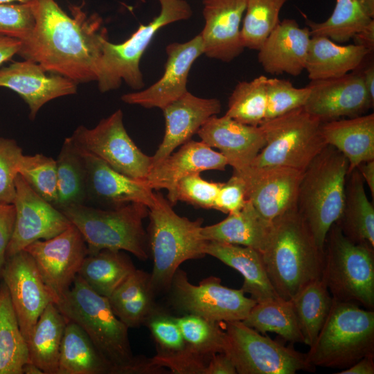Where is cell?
I'll return each mask as SVG.
<instances>
[{"instance_id": "1", "label": "cell", "mask_w": 374, "mask_h": 374, "mask_svg": "<svg viewBox=\"0 0 374 374\" xmlns=\"http://www.w3.org/2000/svg\"><path fill=\"white\" fill-rule=\"evenodd\" d=\"M34 26L23 39L17 53L40 64L46 71L61 75L76 84L96 81V64L107 30L102 19H87L74 6L73 17L55 0H33Z\"/></svg>"}, {"instance_id": "2", "label": "cell", "mask_w": 374, "mask_h": 374, "mask_svg": "<svg viewBox=\"0 0 374 374\" xmlns=\"http://www.w3.org/2000/svg\"><path fill=\"white\" fill-rule=\"evenodd\" d=\"M55 303L67 321L84 330L111 367L112 374L165 373L150 358L133 355L129 328L115 315L108 298L95 292L79 275Z\"/></svg>"}, {"instance_id": "3", "label": "cell", "mask_w": 374, "mask_h": 374, "mask_svg": "<svg viewBox=\"0 0 374 374\" xmlns=\"http://www.w3.org/2000/svg\"><path fill=\"white\" fill-rule=\"evenodd\" d=\"M268 278L278 296L291 300L305 285L322 276L324 249L297 208L271 222L268 240L260 253Z\"/></svg>"}, {"instance_id": "4", "label": "cell", "mask_w": 374, "mask_h": 374, "mask_svg": "<svg viewBox=\"0 0 374 374\" xmlns=\"http://www.w3.org/2000/svg\"><path fill=\"white\" fill-rule=\"evenodd\" d=\"M148 216L147 235L153 259L150 278L157 294L168 291L175 273L183 262L206 256L207 241L202 234L204 220H191L179 215L160 193H154Z\"/></svg>"}, {"instance_id": "5", "label": "cell", "mask_w": 374, "mask_h": 374, "mask_svg": "<svg viewBox=\"0 0 374 374\" xmlns=\"http://www.w3.org/2000/svg\"><path fill=\"white\" fill-rule=\"evenodd\" d=\"M348 172L347 159L329 145L303 172L296 208L322 249L328 231L342 213Z\"/></svg>"}, {"instance_id": "6", "label": "cell", "mask_w": 374, "mask_h": 374, "mask_svg": "<svg viewBox=\"0 0 374 374\" xmlns=\"http://www.w3.org/2000/svg\"><path fill=\"white\" fill-rule=\"evenodd\" d=\"M61 211L81 233L88 253L108 249L127 251L143 261L148 258V235L143 227V220L148 216L147 206L130 203L103 208L83 204Z\"/></svg>"}, {"instance_id": "7", "label": "cell", "mask_w": 374, "mask_h": 374, "mask_svg": "<svg viewBox=\"0 0 374 374\" xmlns=\"http://www.w3.org/2000/svg\"><path fill=\"white\" fill-rule=\"evenodd\" d=\"M371 354L373 310L333 299L329 314L306 353L308 362L314 367L345 369Z\"/></svg>"}, {"instance_id": "8", "label": "cell", "mask_w": 374, "mask_h": 374, "mask_svg": "<svg viewBox=\"0 0 374 374\" xmlns=\"http://www.w3.org/2000/svg\"><path fill=\"white\" fill-rule=\"evenodd\" d=\"M160 12L147 24H141L125 41L114 44L105 37L102 42L100 55L96 64V81L101 93L120 87L124 81L130 88L139 91L145 86L140 60L161 28L193 15V10L186 0H157Z\"/></svg>"}, {"instance_id": "9", "label": "cell", "mask_w": 374, "mask_h": 374, "mask_svg": "<svg viewBox=\"0 0 374 374\" xmlns=\"http://www.w3.org/2000/svg\"><path fill=\"white\" fill-rule=\"evenodd\" d=\"M321 278L332 299L374 308V249L346 238L335 223L324 246Z\"/></svg>"}, {"instance_id": "10", "label": "cell", "mask_w": 374, "mask_h": 374, "mask_svg": "<svg viewBox=\"0 0 374 374\" xmlns=\"http://www.w3.org/2000/svg\"><path fill=\"white\" fill-rule=\"evenodd\" d=\"M321 125L303 107L262 122L259 126L265 145L250 166H283L303 172L328 145Z\"/></svg>"}, {"instance_id": "11", "label": "cell", "mask_w": 374, "mask_h": 374, "mask_svg": "<svg viewBox=\"0 0 374 374\" xmlns=\"http://www.w3.org/2000/svg\"><path fill=\"white\" fill-rule=\"evenodd\" d=\"M226 334L225 352L231 357L238 374H294L312 372L315 367L306 353L264 336L242 321L222 323Z\"/></svg>"}, {"instance_id": "12", "label": "cell", "mask_w": 374, "mask_h": 374, "mask_svg": "<svg viewBox=\"0 0 374 374\" xmlns=\"http://www.w3.org/2000/svg\"><path fill=\"white\" fill-rule=\"evenodd\" d=\"M172 306L183 314H193L224 323L243 321L256 301L241 290L223 285L221 279L209 276L198 285L192 284L186 271L179 268L170 288Z\"/></svg>"}, {"instance_id": "13", "label": "cell", "mask_w": 374, "mask_h": 374, "mask_svg": "<svg viewBox=\"0 0 374 374\" xmlns=\"http://www.w3.org/2000/svg\"><path fill=\"white\" fill-rule=\"evenodd\" d=\"M70 138L78 148L126 176L145 180L152 169V157L143 153L129 136L120 109L93 128L78 126Z\"/></svg>"}, {"instance_id": "14", "label": "cell", "mask_w": 374, "mask_h": 374, "mask_svg": "<svg viewBox=\"0 0 374 374\" xmlns=\"http://www.w3.org/2000/svg\"><path fill=\"white\" fill-rule=\"evenodd\" d=\"M24 250L33 258L54 303L71 287L88 253L83 236L72 224L55 237L37 240Z\"/></svg>"}, {"instance_id": "15", "label": "cell", "mask_w": 374, "mask_h": 374, "mask_svg": "<svg viewBox=\"0 0 374 374\" xmlns=\"http://www.w3.org/2000/svg\"><path fill=\"white\" fill-rule=\"evenodd\" d=\"M15 187V223L6 258L37 240L55 237L71 224L61 211L36 193L19 174Z\"/></svg>"}, {"instance_id": "16", "label": "cell", "mask_w": 374, "mask_h": 374, "mask_svg": "<svg viewBox=\"0 0 374 374\" xmlns=\"http://www.w3.org/2000/svg\"><path fill=\"white\" fill-rule=\"evenodd\" d=\"M1 278L28 344L34 327L53 297L30 255L25 250L6 258Z\"/></svg>"}, {"instance_id": "17", "label": "cell", "mask_w": 374, "mask_h": 374, "mask_svg": "<svg viewBox=\"0 0 374 374\" xmlns=\"http://www.w3.org/2000/svg\"><path fill=\"white\" fill-rule=\"evenodd\" d=\"M244 180L247 199L269 222L296 208L303 172L283 166H249L237 172Z\"/></svg>"}, {"instance_id": "18", "label": "cell", "mask_w": 374, "mask_h": 374, "mask_svg": "<svg viewBox=\"0 0 374 374\" xmlns=\"http://www.w3.org/2000/svg\"><path fill=\"white\" fill-rule=\"evenodd\" d=\"M303 109L322 123L364 114L373 107L357 69L343 76L310 80Z\"/></svg>"}, {"instance_id": "19", "label": "cell", "mask_w": 374, "mask_h": 374, "mask_svg": "<svg viewBox=\"0 0 374 374\" xmlns=\"http://www.w3.org/2000/svg\"><path fill=\"white\" fill-rule=\"evenodd\" d=\"M168 55L163 75L148 88L123 94L125 103L147 109H163L188 91V77L195 61L204 48L200 34L185 42H172L166 46Z\"/></svg>"}, {"instance_id": "20", "label": "cell", "mask_w": 374, "mask_h": 374, "mask_svg": "<svg viewBox=\"0 0 374 374\" xmlns=\"http://www.w3.org/2000/svg\"><path fill=\"white\" fill-rule=\"evenodd\" d=\"M202 3L204 54L224 62L233 60L244 50L240 26L245 0H203Z\"/></svg>"}, {"instance_id": "21", "label": "cell", "mask_w": 374, "mask_h": 374, "mask_svg": "<svg viewBox=\"0 0 374 374\" xmlns=\"http://www.w3.org/2000/svg\"><path fill=\"white\" fill-rule=\"evenodd\" d=\"M87 172V199L103 208H117L130 203L150 207L154 192L145 180L134 179L111 168L98 157L78 148Z\"/></svg>"}, {"instance_id": "22", "label": "cell", "mask_w": 374, "mask_h": 374, "mask_svg": "<svg viewBox=\"0 0 374 374\" xmlns=\"http://www.w3.org/2000/svg\"><path fill=\"white\" fill-rule=\"evenodd\" d=\"M77 84L64 76L46 71L40 64L28 60L0 69V87L21 96L28 106L30 120L35 119L46 103L75 93Z\"/></svg>"}, {"instance_id": "23", "label": "cell", "mask_w": 374, "mask_h": 374, "mask_svg": "<svg viewBox=\"0 0 374 374\" xmlns=\"http://www.w3.org/2000/svg\"><path fill=\"white\" fill-rule=\"evenodd\" d=\"M197 134L208 146L218 149L237 172L249 167L265 145L260 126L240 123L225 114L211 117Z\"/></svg>"}, {"instance_id": "24", "label": "cell", "mask_w": 374, "mask_h": 374, "mask_svg": "<svg viewBox=\"0 0 374 374\" xmlns=\"http://www.w3.org/2000/svg\"><path fill=\"white\" fill-rule=\"evenodd\" d=\"M221 109L220 100L200 98L189 91L163 108L165 132L161 144L152 157V167L190 141L208 119L217 116Z\"/></svg>"}, {"instance_id": "25", "label": "cell", "mask_w": 374, "mask_h": 374, "mask_svg": "<svg viewBox=\"0 0 374 374\" xmlns=\"http://www.w3.org/2000/svg\"><path fill=\"white\" fill-rule=\"evenodd\" d=\"M310 39L308 27H300L294 19H284L258 50V62L268 73L298 76L305 69Z\"/></svg>"}, {"instance_id": "26", "label": "cell", "mask_w": 374, "mask_h": 374, "mask_svg": "<svg viewBox=\"0 0 374 374\" xmlns=\"http://www.w3.org/2000/svg\"><path fill=\"white\" fill-rule=\"evenodd\" d=\"M226 158L204 142L190 139L152 168L145 181L153 190L170 193L181 178L207 170H225Z\"/></svg>"}, {"instance_id": "27", "label": "cell", "mask_w": 374, "mask_h": 374, "mask_svg": "<svg viewBox=\"0 0 374 374\" xmlns=\"http://www.w3.org/2000/svg\"><path fill=\"white\" fill-rule=\"evenodd\" d=\"M205 253L240 272L244 278L241 290L249 294L256 303L279 297L268 278L259 251L249 247L207 241Z\"/></svg>"}, {"instance_id": "28", "label": "cell", "mask_w": 374, "mask_h": 374, "mask_svg": "<svg viewBox=\"0 0 374 374\" xmlns=\"http://www.w3.org/2000/svg\"><path fill=\"white\" fill-rule=\"evenodd\" d=\"M327 145L338 150L348 162V174L360 163L374 160V114L322 123Z\"/></svg>"}, {"instance_id": "29", "label": "cell", "mask_w": 374, "mask_h": 374, "mask_svg": "<svg viewBox=\"0 0 374 374\" xmlns=\"http://www.w3.org/2000/svg\"><path fill=\"white\" fill-rule=\"evenodd\" d=\"M371 53L354 44L340 45L326 37L311 36L305 70L310 80L339 78L356 70Z\"/></svg>"}, {"instance_id": "30", "label": "cell", "mask_w": 374, "mask_h": 374, "mask_svg": "<svg viewBox=\"0 0 374 374\" xmlns=\"http://www.w3.org/2000/svg\"><path fill=\"white\" fill-rule=\"evenodd\" d=\"M271 222L263 218L249 200L238 211L228 214L216 224L202 226L206 241H215L253 248L260 253L268 240Z\"/></svg>"}, {"instance_id": "31", "label": "cell", "mask_w": 374, "mask_h": 374, "mask_svg": "<svg viewBox=\"0 0 374 374\" xmlns=\"http://www.w3.org/2000/svg\"><path fill=\"white\" fill-rule=\"evenodd\" d=\"M150 273L136 269L108 297L115 315L128 328L144 324L155 310Z\"/></svg>"}, {"instance_id": "32", "label": "cell", "mask_w": 374, "mask_h": 374, "mask_svg": "<svg viewBox=\"0 0 374 374\" xmlns=\"http://www.w3.org/2000/svg\"><path fill=\"white\" fill-rule=\"evenodd\" d=\"M336 224L349 240L374 249V207L357 168L347 175L344 205Z\"/></svg>"}, {"instance_id": "33", "label": "cell", "mask_w": 374, "mask_h": 374, "mask_svg": "<svg viewBox=\"0 0 374 374\" xmlns=\"http://www.w3.org/2000/svg\"><path fill=\"white\" fill-rule=\"evenodd\" d=\"M66 319L50 303L39 317L28 343L30 361L44 374H57Z\"/></svg>"}, {"instance_id": "34", "label": "cell", "mask_w": 374, "mask_h": 374, "mask_svg": "<svg viewBox=\"0 0 374 374\" xmlns=\"http://www.w3.org/2000/svg\"><path fill=\"white\" fill-rule=\"evenodd\" d=\"M57 374H112L84 330L67 321L60 346Z\"/></svg>"}, {"instance_id": "35", "label": "cell", "mask_w": 374, "mask_h": 374, "mask_svg": "<svg viewBox=\"0 0 374 374\" xmlns=\"http://www.w3.org/2000/svg\"><path fill=\"white\" fill-rule=\"evenodd\" d=\"M135 269L123 251L105 249L87 253L78 275L95 292L108 298Z\"/></svg>"}, {"instance_id": "36", "label": "cell", "mask_w": 374, "mask_h": 374, "mask_svg": "<svg viewBox=\"0 0 374 374\" xmlns=\"http://www.w3.org/2000/svg\"><path fill=\"white\" fill-rule=\"evenodd\" d=\"M57 199L54 206L61 211L87 200L84 160L70 137L65 139L56 160Z\"/></svg>"}, {"instance_id": "37", "label": "cell", "mask_w": 374, "mask_h": 374, "mask_svg": "<svg viewBox=\"0 0 374 374\" xmlns=\"http://www.w3.org/2000/svg\"><path fill=\"white\" fill-rule=\"evenodd\" d=\"M28 362V344L3 282L0 287V374H23V367Z\"/></svg>"}, {"instance_id": "38", "label": "cell", "mask_w": 374, "mask_h": 374, "mask_svg": "<svg viewBox=\"0 0 374 374\" xmlns=\"http://www.w3.org/2000/svg\"><path fill=\"white\" fill-rule=\"evenodd\" d=\"M304 344L311 346L332 305V297L321 278L305 285L291 299Z\"/></svg>"}, {"instance_id": "39", "label": "cell", "mask_w": 374, "mask_h": 374, "mask_svg": "<svg viewBox=\"0 0 374 374\" xmlns=\"http://www.w3.org/2000/svg\"><path fill=\"white\" fill-rule=\"evenodd\" d=\"M242 321L259 332H271L286 341L304 344L291 300L278 297L256 303Z\"/></svg>"}, {"instance_id": "40", "label": "cell", "mask_w": 374, "mask_h": 374, "mask_svg": "<svg viewBox=\"0 0 374 374\" xmlns=\"http://www.w3.org/2000/svg\"><path fill=\"white\" fill-rule=\"evenodd\" d=\"M369 16L357 0H336L331 15L324 21L306 19L311 36H323L336 43H345L369 24Z\"/></svg>"}, {"instance_id": "41", "label": "cell", "mask_w": 374, "mask_h": 374, "mask_svg": "<svg viewBox=\"0 0 374 374\" xmlns=\"http://www.w3.org/2000/svg\"><path fill=\"white\" fill-rule=\"evenodd\" d=\"M267 79L260 75L239 82L229 98L225 115L246 125L259 126L265 121L267 109Z\"/></svg>"}, {"instance_id": "42", "label": "cell", "mask_w": 374, "mask_h": 374, "mask_svg": "<svg viewBox=\"0 0 374 374\" xmlns=\"http://www.w3.org/2000/svg\"><path fill=\"white\" fill-rule=\"evenodd\" d=\"M175 319L181 332L186 348L199 356L210 359L215 353L224 352L226 334L220 323L193 314H183Z\"/></svg>"}, {"instance_id": "43", "label": "cell", "mask_w": 374, "mask_h": 374, "mask_svg": "<svg viewBox=\"0 0 374 374\" xmlns=\"http://www.w3.org/2000/svg\"><path fill=\"white\" fill-rule=\"evenodd\" d=\"M289 0H245L241 27L244 48L258 51L280 22L279 15Z\"/></svg>"}, {"instance_id": "44", "label": "cell", "mask_w": 374, "mask_h": 374, "mask_svg": "<svg viewBox=\"0 0 374 374\" xmlns=\"http://www.w3.org/2000/svg\"><path fill=\"white\" fill-rule=\"evenodd\" d=\"M19 174L36 193L54 205L57 199L55 160L42 154H23Z\"/></svg>"}, {"instance_id": "45", "label": "cell", "mask_w": 374, "mask_h": 374, "mask_svg": "<svg viewBox=\"0 0 374 374\" xmlns=\"http://www.w3.org/2000/svg\"><path fill=\"white\" fill-rule=\"evenodd\" d=\"M266 91L267 109L264 121L303 107L310 89L308 85L301 88L295 87L286 79L267 78Z\"/></svg>"}, {"instance_id": "46", "label": "cell", "mask_w": 374, "mask_h": 374, "mask_svg": "<svg viewBox=\"0 0 374 374\" xmlns=\"http://www.w3.org/2000/svg\"><path fill=\"white\" fill-rule=\"evenodd\" d=\"M222 184L205 180L200 173L191 174L177 181L173 190L167 195V199L172 206L180 201L197 208L214 209Z\"/></svg>"}, {"instance_id": "47", "label": "cell", "mask_w": 374, "mask_h": 374, "mask_svg": "<svg viewBox=\"0 0 374 374\" xmlns=\"http://www.w3.org/2000/svg\"><path fill=\"white\" fill-rule=\"evenodd\" d=\"M157 346V354H173L186 347L180 328L175 317L157 307L145 321Z\"/></svg>"}, {"instance_id": "48", "label": "cell", "mask_w": 374, "mask_h": 374, "mask_svg": "<svg viewBox=\"0 0 374 374\" xmlns=\"http://www.w3.org/2000/svg\"><path fill=\"white\" fill-rule=\"evenodd\" d=\"M22 155V150L15 140L0 137V203L12 204L14 202L15 179Z\"/></svg>"}, {"instance_id": "49", "label": "cell", "mask_w": 374, "mask_h": 374, "mask_svg": "<svg viewBox=\"0 0 374 374\" xmlns=\"http://www.w3.org/2000/svg\"><path fill=\"white\" fill-rule=\"evenodd\" d=\"M34 24L31 2L0 4V34L23 39L30 33Z\"/></svg>"}, {"instance_id": "50", "label": "cell", "mask_w": 374, "mask_h": 374, "mask_svg": "<svg viewBox=\"0 0 374 374\" xmlns=\"http://www.w3.org/2000/svg\"><path fill=\"white\" fill-rule=\"evenodd\" d=\"M157 366L170 369L176 374H205L209 359L192 353L185 348L173 354H157L150 358Z\"/></svg>"}, {"instance_id": "51", "label": "cell", "mask_w": 374, "mask_h": 374, "mask_svg": "<svg viewBox=\"0 0 374 374\" xmlns=\"http://www.w3.org/2000/svg\"><path fill=\"white\" fill-rule=\"evenodd\" d=\"M247 200L244 181L238 174L233 172L231 178L220 187L214 209L226 214L235 213L244 206Z\"/></svg>"}, {"instance_id": "52", "label": "cell", "mask_w": 374, "mask_h": 374, "mask_svg": "<svg viewBox=\"0 0 374 374\" xmlns=\"http://www.w3.org/2000/svg\"><path fill=\"white\" fill-rule=\"evenodd\" d=\"M15 217L14 205L0 203V279L6 261V252L13 231Z\"/></svg>"}, {"instance_id": "53", "label": "cell", "mask_w": 374, "mask_h": 374, "mask_svg": "<svg viewBox=\"0 0 374 374\" xmlns=\"http://www.w3.org/2000/svg\"><path fill=\"white\" fill-rule=\"evenodd\" d=\"M236 368L229 355L224 352L213 354L209 359L205 374H236Z\"/></svg>"}, {"instance_id": "54", "label": "cell", "mask_w": 374, "mask_h": 374, "mask_svg": "<svg viewBox=\"0 0 374 374\" xmlns=\"http://www.w3.org/2000/svg\"><path fill=\"white\" fill-rule=\"evenodd\" d=\"M21 45L19 39L0 34V66L17 55Z\"/></svg>"}, {"instance_id": "55", "label": "cell", "mask_w": 374, "mask_h": 374, "mask_svg": "<svg viewBox=\"0 0 374 374\" xmlns=\"http://www.w3.org/2000/svg\"><path fill=\"white\" fill-rule=\"evenodd\" d=\"M338 374H373L374 373V354L368 355L352 366L341 371Z\"/></svg>"}, {"instance_id": "56", "label": "cell", "mask_w": 374, "mask_h": 374, "mask_svg": "<svg viewBox=\"0 0 374 374\" xmlns=\"http://www.w3.org/2000/svg\"><path fill=\"white\" fill-rule=\"evenodd\" d=\"M352 39L354 44L362 46L373 53L374 49V20L356 33Z\"/></svg>"}, {"instance_id": "57", "label": "cell", "mask_w": 374, "mask_h": 374, "mask_svg": "<svg viewBox=\"0 0 374 374\" xmlns=\"http://www.w3.org/2000/svg\"><path fill=\"white\" fill-rule=\"evenodd\" d=\"M364 62L362 64L357 68L359 71L364 87L366 89V91L371 99L374 103V64L373 59L370 60L368 63L367 62L366 65L364 64Z\"/></svg>"}, {"instance_id": "58", "label": "cell", "mask_w": 374, "mask_h": 374, "mask_svg": "<svg viewBox=\"0 0 374 374\" xmlns=\"http://www.w3.org/2000/svg\"><path fill=\"white\" fill-rule=\"evenodd\" d=\"M365 183L369 188L372 197H374V160L363 162L357 168Z\"/></svg>"}, {"instance_id": "59", "label": "cell", "mask_w": 374, "mask_h": 374, "mask_svg": "<svg viewBox=\"0 0 374 374\" xmlns=\"http://www.w3.org/2000/svg\"><path fill=\"white\" fill-rule=\"evenodd\" d=\"M362 7L372 18L374 17V0H357Z\"/></svg>"}, {"instance_id": "60", "label": "cell", "mask_w": 374, "mask_h": 374, "mask_svg": "<svg viewBox=\"0 0 374 374\" xmlns=\"http://www.w3.org/2000/svg\"><path fill=\"white\" fill-rule=\"evenodd\" d=\"M23 373L25 374H44L42 370L32 362H28L23 367Z\"/></svg>"}, {"instance_id": "61", "label": "cell", "mask_w": 374, "mask_h": 374, "mask_svg": "<svg viewBox=\"0 0 374 374\" xmlns=\"http://www.w3.org/2000/svg\"><path fill=\"white\" fill-rule=\"evenodd\" d=\"M33 0H0V4H10V3H30Z\"/></svg>"}, {"instance_id": "62", "label": "cell", "mask_w": 374, "mask_h": 374, "mask_svg": "<svg viewBox=\"0 0 374 374\" xmlns=\"http://www.w3.org/2000/svg\"><path fill=\"white\" fill-rule=\"evenodd\" d=\"M0 287H1V284H0Z\"/></svg>"}]
</instances>
